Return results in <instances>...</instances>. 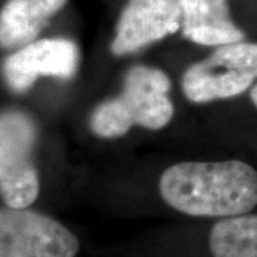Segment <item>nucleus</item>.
Returning a JSON list of instances; mask_svg holds the SVG:
<instances>
[{
	"label": "nucleus",
	"mask_w": 257,
	"mask_h": 257,
	"mask_svg": "<svg viewBox=\"0 0 257 257\" xmlns=\"http://www.w3.org/2000/svg\"><path fill=\"white\" fill-rule=\"evenodd\" d=\"M257 79V43L237 42L219 46L207 59L190 66L182 87L194 103L234 97Z\"/></svg>",
	"instance_id": "3"
},
{
	"label": "nucleus",
	"mask_w": 257,
	"mask_h": 257,
	"mask_svg": "<svg viewBox=\"0 0 257 257\" xmlns=\"http://www.w3.org/2000/svg\"><path fill=\"white\" fill-rule=\"evenodd\" d=\"M67 0H8L0 10V46L23 47L35 42L49 19Z\"/></svg>",
	"instance_id": "9"
},
{
	"label": "nucleus",
	"mask_w": 257,
	"mask_h": 257,
	"mask_svg": "<svg viewBox=\"0 0 257 257\" xmlns=\"http://www.w3.org/2000/svg\"><path fill=\"white\" fill-rule=\"evenodd\" d=\"M182 28L179 0H128L120 15L111 53L124 56L176 33Z\"/></svg>",
	"instance_id": "6"
},
{
	"label": "nucleus",
	"mask_w": 257,
	"mask_h": 257,
	"mask_svg": "<svg viewBox=\"0 0 257 257\" xmlns=\"http://www.w3.org/2000/svg\"><path fill=\"white\" fill-rule=\"evenodd\" d=\"M160 194L189 216H241L257 206V170L239 160L177 163L160 177Z\"/></svg>",
	"instance_id": "1"
},
{
	"label": "nucleus",
	"mask_w": 257,
	"mask_h": 257,
	"mask_svg": "<svg viewBox=\"0 0 257 257\" xmlns=\"http://www.w3.org/2000/svg\"><path fill=\"white\" fill-rule=\"evenodd\" d=\"M79 248L77 237L53 217L0 207V257H74Z\"/></svg>",
	"instance_id": "5"
},
{
	"label": "nucleus",
	"mask_w": 257,
	"mask_h": 257,
	"mask_svg": "<svg viewBox=\"0 0 257 257\" xmlns=\"http://www.w3.org/2000/svg\"><path fill=\"white\" fill-rule=\"evenodd\" d=\"M36 135L35 123L25 113L0 114V196L9 207L26 209L39 196L33 159Z\"/></svg>",
	"instance_id": "4"
},
{
	"label": "nucleus",
	"mask_w": 257,
	"mask_h": 257,
	"mask_svg": "<svg viewBox=\"0 0 257 257\" xmlns=\"http://www.w3.org/2000/svg\"><path fill=\"white\" fill-rule=\"evenodd\" d=\"M169 90L170 80L165 72L149 66L132 67L124 76L119 96L103 101L93 111V133L114 139L126 135L136 124L150 130L165 127L175 111Z\"/></svg>",
	"instance_id": "2"
},
{
	"label": "nucleus",
	"mask_w": 257,
	"mask_h": 257,
	"mask_svg": "<svg viewBox=\"0 0 257 257\" xmlns=\"http://www.w3.org/2000/svg\"><path fill=\"white\" fill-rule=\"evenodd\" d=\"M79 50L67 39L35 40L10 55L3 64V74L13 92L23 93L40 76L69 79L76 72Z\"/></svg>",
	"instance_id": "7"
},
{
	"label": "nucleus",
	"mask_w": 257,
	"mask_h": 257,
	"mask_svg": "<svg viewBox=\"0 0 257 257\" xmlns=\"http://www.w3.org/2000/svg\"><path fill=\"white\" fill-rule=\"evenodd\" d=\"M209 244L213 257H257V216L241 214L216 223Z\"/></svg>",
	"instance_id": "10"
},
{
	"label": "nucleus",
	"mask_w": 257,
	"mask_h": 257,
	"mask_svg": "<svg viewBox=\"0 0 257 257\" xmlns=\"http://www.w3.org/2000/svg\"><path fill=\"white\" fill-rule=\"evenodd\" d=\"M182 32L203 46H223L244 39L230 16L227 0H179Z\"/></svg>",
	"instance_id": "8"
},
{
	"label": "nucleus",
	"mask_w": 257,
	"mask_h": 257,
	"mask_svg": "<svg viewBox=\"0 0 257 257\" xmlns=\"http://www.w3.org/2000/svg\"><path fill=\"white\" fill-rule=\"evenodd\" d=\"M251 101H253V104L257 107V84L251 89Z\"/></svg>",
	"instance_id": "11"
}]
</instances>
